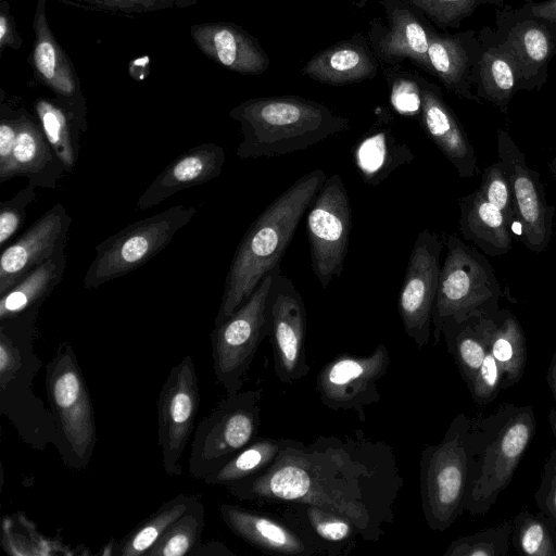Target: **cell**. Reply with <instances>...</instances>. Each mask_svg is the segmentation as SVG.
Listing matches in <instances>:
<instances>
[{
	"label": "cell",
	"instance_id": "6da1fadb",
	"mask_svg": "<svg viewBox=\"0 0 556 556\" xmlns=\"http://www.w3.org/2000/svg\"><path fill=\"white\" fill-rule=\"evenodd\" d=\"M403 484L392 448L357 431L321 435L308 445L288 440L269 467L225 488L240 501L323 507L349 518L363 540L377 542L395 519Z\"/></svg>",
	"mask_w": 556,
	"mask_h": 556
},
{
	"label": "cell",
	"instance_id": "7a4b0ae2",
	"mask_svg": "<svg viewBox=\"0 0 556 556\" xmlns=\"http://www.w3.org/2000/svg\"><path fill=\"white\" fill-rule=\"evenodd\" d=\"M321 168L299 177L252 223L231 260L215 325L233 314L280 261L326 180Z\"/></svg>",
	"mask_w": 556,
	"mask_h": 556
},
{
	"label": "cell",
	"instance_id": "3957f363",
	"mask_svg": "<svg viewBox=\"0 0 556 556\" xmlns=\"http://www.w3.org/2000/svg\"><path fill=\"white\" fill-rule=\"evenodd\" d=\"M229 116L240 127L241 160L305 151L351 128L348 117L298 96L252 98L232 108Z\"/></svg>",
	"mask_w": 556,
	"mask_h": 556
},
{
	"label": "cell",
	"instance_id": "277c9868",
	"mask_svg": "<svg viewBox=\"0 0 556 556\" xmlns=\"http://www.w3.org/2000/svg\"><path fill=\"white\" fill-rule=\"evenodd\" d=\"M535 431L531 406L502 403L471 419V462L465 511L486 514L510 483Z\"/></svg>",
	"mask_w": 556,
	"mask_h": 556
},
{
	"label": "cell",
	"instance_id": "5b68a950",
	"mask_svg": "<svg viewBox=\"0 0 556 556\" xmlns=\"http://www.w3.org/2000/svg\"><path fill=\"white\" fill-rule=\"evenodd\" d=\"M39 307L0 320L1 414L35 448L54 443L56 428L51 412L33 391V380L42 366L35 353Z\"/></svg>",
	"mask_w": 556,
	"mask_h": 556
},
{
	"label": "cell",
	"instance_id": "8992f818",
	"mask_svg": "<svg viewBox=\"0 0 556 556\" xmlns=\"http://www.w3.org/2000/svg\"><path fill=\"white\" fill-rule=\"evenodd\" d=\"M471 462V418L457 414L443 440L420 457V498L427 525L445 531L465 511Z\"/></svg>",
	"mask_w": 556,
	"mask_h": 556
},
{
	"label": "cell",
	"instance_id": "52a82bcc",
	"mask_svg": "<svg viewBox=\"0 0 556 556\" xmlns=\"http://www.w3.org/2000/svg\"><path fill=\"white\" fill-rule=\"evenodd\" d=\"M46 392L63 463L84 469L96 447L97 431L90 393L70 342L59 344L46 366Z\"/></svg>",
	"mask_w": 556,
	"mask_h": 556
},
{
	"label": "cell",
	"instance_id": "ba28073f",
	"mask_svg": "<svg viewBox=\"0 0 556 556\" xmlns=\"http://www.w3.org/2000/svg\"><path fill=\"white\" fill-rule=\"evenodd\" d=\"M446 254L441 265L432 309V339L437 345L445 320H462L475 314L500 309L502 288L486 256L456 235L445 239Z\"/></svg>",
	"mask_w": 556,
	"mask_h": 556
},
{
	"label": "cell",
	"instance_id": "9c48e42d",
	"mask_svg": "<svg viewBox=\"0 0 556 556\" xmlns=\"http://www.w3.org/2000/svg\"><path fill=\"white\" fill-rule=\"evenodd\" d=\"M195 213L193 206L174 205L108 237L96 247L83 287L94 289L141 267L163 251Z\"/></svg>",
	"mask_w": 556,
	"mask_h": 556
},
{
	"label": "cell",
	"instance_id": "30bf717a",
	"mask_svg": "<svg viewBox=\"0 0 556 556\" xmlns=\"http://www.w3.org/2000/svg\"><path fill=\"white\" fill-rule=\"evenodd\" d=\"M261 390L226 395L197 426L189 472L203 480L252 443L261 425Z\"/></svg>",
	"mask_w": 556,
	"mask_h": 556
},
{
	"label": "cell",
	"instance_id": "8fae6325",
	"mask_svg": "<svg viewBox=\"0 0 556 556\" xmlns=\"http://www.w3.org/2000/svg\"><path fill=\"white\" fill-rule=\"evenodd\" d=\"M274 269L250 298L212 331L213 369L226 395L241 391L255 353L267 337L266 301Z\"/></svg>",
	"mask_w": 556,
	"mask_h": 556
},
{
	"label": "cell",
	"instance_id": "7c38bea8",
	"mask_svg": "<svg viewBox=\"0 0 556 556\" xmlns=\"http://www.w3.org/2000/svg\"><path fill=\"white\" fill-rule=\"evenodd\" d=\"M312 268L321 288L339 278L348 253L352 210L338 174L327 176L306 212Z\"/></svg>",
	"mask_w": 556,
	"mask_h": 556
},
{
	"label": "cell",
	"instance_id": "4fadbf2b",
	"mask_svg": "<svg viewBox=\"0 0 556 556\" xmlns=\"http://www.w3.org/2000/svg\"><path fill=\"white\" fill-rule=\"evenodd\" d=\"M306 308L302 295L280 265L266 301L267 338L274 351V369L282 383L292 384L309 372L305 350Z\"/></svg>",
	"mask_w": 556,
	"mask_h": 556
},
{
	"label": "cell",
	"instance_id": "5bb4252c",
	"mask_svg": "<svg viewBox=\"0 0 556 556\" xmlns=\"http://www.w3.org/2000/svg\"><path fill=\"white\" fill-rule=\"evenodd\" d=\"M494 31L516 61L521 90L540 91L556 55V23L535 15L525 3L504 4L495 11Z\"/></svg>",
	"mask_w": 556,
	"mask_h": 556
},
{
	"label": "cell",
	"instance_id": "9a60e30c",
	"mask_svg": "<svg viewBox=\"0 0 556 556\" xmlns=\"http://www.w3.org/2000/svg\"><path fill=\"white\" fill-rule=\"evenodd\" d=\"M443 242L437 232L420 230L413 244L399 294L397 311L405 333L425 348L432 337V309L440 277Z\"/></svg>",
	"mask_w": 556,
	"mask_h": 556
},
{
	"label": "cell",
	"instance_id": "2e32d148",
	"mask_svg": "<svg viewBox=\"0 0 556 556\" xmlns=\"http://www.w3.org/2000/svg\"><path fill=\"white\" fill-rule=\"evenodd\" d=\"M390 353L384 344L371 354H340L320 369L316 391L320 402L332 410H354L366 420L365 407L381 399L378 383L390 366Z\"/></svg>",
	"mask_w": 556,
	"mask_h": 556
},
{
	"label": "cell",
	"instance_id": "e0dca14e",
	"mask_svg": "<svg viewBox=\"0 0 556 556\" xmlns=\"http://www.w3.org/2000/svg\"><path fill=\"white\" fill-rule=\"evenodd\" d=\"M199 403V380L193 358L187 355L172 367L157 401V443L168 476L181 473L180 462L194 427Z\"/></svg>",
	"mask_w": 556,
	"mask_h": 556
},
{
	"label": "cell",
	"instance_id": "ac0fdd59",
	"mask_svg": "<svg viewBox=\"0 0 556 556\" xmlns=\"http://www.w3.org/2000/svg\"><path fill=\"white\" fill-rule=\"evenodd\" d=\"M496 148L513 191L521 241L528 250L543 252L551 241L555 206L546 200L540 174L527 165L525 153L502 128Z\"/></svg>",
	"mask_w": 556,
	"mask_h": 556
},
{
	"label": "cell",
	"instance_id": "d6986e66",
	"mask_svg": "<svg viewBox=\"0 0 556 556\" xmlns=\"http://www.w3.org/2000/svg\"><path fill=\"white\" fill-rule=\"evenodd\" d=\"M380 3L384 8L388 25L374 21L368 33L377 59L390 65L409 60L432 75L428 49L434 28L422 18L424 13L403 0H380Z\"/></svg>",
	"mask_w": 556,
	"mask_h": 556
},
{
	"label": "cell",
	"instance_id": "ffe728a7",
	"mask_svg": "<svg viewBox=\"0 0 556 556\" xmlns=\"http://www.w3.org/2000/svg\"><path fill=\"white\" fill-rule=\"evenodd\" d=\"M72 218L58 203L39 217L0 256V295L66 245Z\"/></svg>",
	"mask_w": 556,
	"mask_h": 556
},
{
	"label": "cell",
	"instance_id": "44dd1931",
	"mask_svg": "<svg viewBox=\"0 0 556 556\" xmlns=\"http://www.w3.org/2000/svg\"><path fill=\"white\" fill-rule=\"evenodd\" d=\"M47 0H37L33 18L34 42L29 63L34 77L55 98L87 114V101L72 60L61 47L47 20Z\"/></svg>",
	"mask_w": 556,
	"mask_h": 556
},
{
	"label": "cell",
	"instance_id": "7402d4cb",
	"mask_svg": "<svg viewBox=\"0 0 556 556\" xmlns=\"http://www.w3.org/2000/svg\"><path fill=\"white\" fill-rule=\"evenodd\" d=\"M422 105L420 128L454 166L460 178L478 173L476 151L460 121L445 101L441 88L418 74Z\"/></svg>",
	"mask_w": 556,
	"mask_h": 556
},
{
	"label": "cell",
	"instance_id": "603a6c76",
	"mask_svg": "<svg viewBox=\"0 0 556 556\" xmlns=\"http://www.w3.org/2000/svg\"><path fill=\"white\" fill-rule=\"evenodd\" d=\"M190 35L198 49L220 66L242 75H260L269 58L256 38L229 22L194 24Z\"/></svg>",
	"mask_w": 556,
	"mask_h": 556
},
{
	"label": "cell",
	"instance_id": "cb8c5ba5",
	"mask_svg": "<svg viewBox=\"0 0 556 556\" xmlns=\"http://www.w3.org/2000/svg\"><path fill=\"white\" fill-rule=\"evenodd\" d=\"M481 52L478 31L431 34L428 58L432 76L456 97L482 103L473 91V76Z\"/></svg>",
	"mask_w": 556,
	"mask_h": 556
},
{
	"label": "cell",
	"instance_id": "d4e9b609",
	"mask_svg": "<svg viewBox=\"0 0 556 556\" xmlns=\"http://www.w3.org/2000/svg\"><path fill=\"white\" fill-rule=\"evenodd\" d=\"M226 161L225 150L213 142L198 144L172 161L137 201L141 211L159 205L177 192L217 178Z\"/></svg>",
	"mask_w": 556,
	"mask_h": 556
},
{
	"label": "cell",
	"instance_id": "484cf974",
	"mask_svg": "<svg viewBox=\"0 0 556 556\" xmlns=\"http://www.w3.org/2000/svg\"><path fill=\"white\" fill-rule=\"evenodd\" d=\"M219 515L232 533L267 554L313 556L314 547L285 520L238 505L222 504Z\"/></svg>",
	"mask_w": 556,
	"mask_h": 556
},
{
	"label": "cell",
	"instance_id": "4316f807",
	"mask_svg": "<svg viewBox=\"0 0 556 556\" xmlns=\"http://www.w3.org/2000/svg\"><path fill=\"white\" fill-rule=\"evenodd\" d=\"M283 520L294 528L316 554L349 555L361 538L346 517L312 504H277Z\"/></svg>",
	"mask_w": 556,
	"mask_h": 556
},
{
	"label": "cell",
	"instance_id": "83f0119b",
	"mask_svg": "<svg viewBox=\"0 0 556 556\" xmlns=\"http://www.w3.org/2000/svg\"><path fill=\"white\" fill-rule=\"evenodd\" d=\"M391 115H380L351 149L353 164L362 180L377 187L395 169L409 164L415 155L393 130Z\"/></svg>",
	"mask_w": 556,
	"mask_h": 556
},
{
	"label": "cell",
	"instance_id": "f1b7e54d",
	"mask_svg": "<svg viewBox=\"0 0 556 556\" xmlns=\"http://www.w3.org/2000/svg\"><path fill=\"white\" fill-rule=\"evenodd\" d=\"M65 170L51 148L39 121L23 110L18 135L0 182L25 176L36 187L55 188Z\"/></svg>",
	"mask_w": 556,
	"mask_h": 556
},
{
	"label": "cell",
	"instance_id": "f546056e",
	"mask_svg": "<svg viewBox=\"0 0 556 556\" xmlns=\"http://www.w3.org/2000/svg\"><path fill=\"white\" fill-rule=\"evenodd\" d=\"M481 52L473 76V91L506 114L515 93L521 90V78L509 50L489 26L478 31Z\"/></svg>",
	"mask_w": 556,
	"mask_h": 556
},
{
	"label": "cell",
	"instance_id": "4dcf8cb0",
	"mask_svg": "<svg viewBox=\"0 0 556 556\" xmlns=\"http://www.w3.org/2000/svg\"><path fill=\"white\" fill-rule=\"evenodd\" d=\"M378 72V59L362 34L341 40L313 55L302 73L313 80L344 86L372 79Z\"/></svg>",
	"mask_w": 556,
	"mask_h": 556
},
{
	"label": "cell",
	"instance_id": "1f68e13d",
	"mask_svg": "<svg viewBox=\"0 0 556 556\" xmlns=\"http://www.w3.org/2000/svg\"><path fill=\"white\" fill-rule=\"evenodd\" d=\"M458 229L484 255L503 256L513 245L511 227L503 213L477 189L459 199Z\"/></svg>",
	"mask_w": 556,
	"mask_h": 556
},
{
	"label": "cell",
	"instance_id": "d6a6232c",
	"mask_svg": "<svg viewBox=\"0 0 556 556\" xmlns=\"http://www.w3.org/2000/svg\"><path fill=\"white\" fill-rule=\"evenodd\" d=\"M34 110L51 148L71 173L79 155L81 135L88 127L87 114L55 97L38 98Z\"/></svg>",
	"mask_w": 556,
	"mask_h": 556
},
{
	"label": "cell",
	"instance_id": "836d02e7",
	"mask_svg": "<svg viewBox=\"0 0 556 556\" xmlns=\"http://www.w3.org/2000/svg\"><path fill=\"white\" fill-rule=\"evenodd\" d=\"M493 315L494 313L475 314L462 320L447 319L443 324L442 336L447 351L453 356L467 388L490 351Z\"/></svg>",
	"mask_w": 556,
	"mask_h": 556
},
{
	"label": "cell",
	"instance_id": "e575fe53",
	"mask_svg": "<svg viewBox=\"0 0 556 556\" xmlns=\"http://www.w3.org/2000/svg\"><path fill=\"white\" fill-rule=\"evenodd\" d=\"M65 247L0 295V320L40 307L61 282L66 268Z\"/></svg>",
	"mask_w": 556,
	"mask_h": 556
},
{
	"label": "cell",
	"instance_id": "d590c367",
	"mask_svg": "<svg viewBox=\"0 0 556 556\" xmlns=\"http://www.w3.org/2000/svg\"><path fill=\"white\" fill-rule=\"evenodd\" d=\"M490 353L502 371V390L519 382L527 361L526 337L519 320L507 308H500L493 315Z\"/></svg>",
	"mask_w": 556,
	"mask_h": 556
},
{
	"label": "cell",
	"instance_id": "8d00e7d4",
	"mask_svg": "<svg viewBox=\"0 0 556 556\" xmlns=\"http://www.w3.org/2000/svg\"><path fill=\"white\" fill-rule=\"evenodd\" d=\"M197 495L179 494L138 523L118 542H112L103 552L115 556H147L149 551L195 501Z\"/></svg>",
	"mask_w": 556,
	"mask_h": 556
},
{
	"label": "cell",
	"instance_id": "74e56055",
	"mask_svg": "<svg viewBox=\"0 0 556 556\" xmlns=\"http://www.w3.org/2000/svg\"><path fill=\"white\" fill-rule=\"evenodd\" d=\"M289 439L256 438L238 452L223 467L203 481L213 485H228L265 470L276 459Z\"/></svg>",
	"mask_w": 556,
	"mask_h": 556
},
{
	"label": "cell",
	"instance_id": "f35d334b",
	"mask_svg": "<svg viewBox=\"0 0 556 556\" xmlns=\"http://www.w3.org/2000/svg\"><path fill=\"white\" fill-rule=\"evenodd\" d=\"M511 521V544L519 555L556 556V526L543 511L522 510Z\"/></svg>",
	"mask_w": 556,
	"mask_h": 556
},
{
	"label": "cell",
	"instance_id": "ab89813d",
	"mask_svg": "<svg viewBox=\"0 0 556 556\" xmlns=\"http://www.w3.org/2000/svg\"><path fill=\"white\" fill-rule=\"evenodd\" d=\"M204 507L197 497L187 511L173 522L147 556H192L201 544Z\"/></svg>",
	"mask_w": 556,
	"mask_h": 556
},
{
	"label": "cell",
	"instance_id": "60d3db41",
	"mask_svg": "<svg viewBox=\"0 0 556 556\" xmlns=\"http://www.w3.org/2000/svg\"><path fill=\"white\" fill-rule=\"evenodd\" d=\"M513 521L480 530L453 541L443 556H505L511 543Z\"/></svg>",
	"mask_w": 556,
	"mask_h": 556
},
{
	"label": "cell",
	"instance_id": "b9f144b4",
	"mask_svg": "<svg viewBox=\"0 0 556 556\" xmlns=\"http://www.w3.org/2000/svg\"><path fill=\"white\" fill-rule=\"evenodd\" d=\"M418 9L434 25L441 28H457L481 5L505 4V0H403Z\"/></svg>",
	"mask_w": 556,
	"mask_h": 556
},
{
	"label": "cell",
	"instance_id": "7bdbcfd3",
	"mask_svg": "<svg viewBox=\"0 0 556 556\" xmlns=\"http://www.w3.org/2000/svg\"><path fill=\"white\" fill-rule=\"evenodd\" d=\"M390 104L395 113L418 122L421 114L422 97L417 73L386 68Z\"/></svg>",
	"mask_w": 556,
	"mask_h": 556
},
{
	"label": "cell",
	"instance_id": "ee69618b",
	"mask_svg": "<svg viewBox=\"0 0 556 556\" xmlns=\"http://www.w3.org/2000/svg\"><path fill=\"white\" fill-rule=\"evenodd\" d=\"M63 4L86 11L111 14H143L172 9H186L200 0H60Z\"/></svg>",
	"mask_w": 556,
	"mask_h": 556
},
{
	"label": "cell",
	"instance_id": "f6af8a7d",
	"mask_svg": "<svg viewBox=\"0 0 556 556\" xmlns=\"http://www.w3.org/2000/svg\"><path fill=\"white\" fill-rule=\"evenodd\" d=\"M478 190L489 203L503 213L513 228L517 223L515 201L510 184L500 161L483 169Z\"/></svg>",
	"mask_w": 556,
	"mask_h": 556
},
{
	"label": "cell",
	"instance_id": "bcb514c9",
	"mask_svg": "<svg viewBox=\"0 0 556 556\" xmlns=\"http://www.w3.org/2000/svg\"><path fill=\"white\" fill-rule=\"evenodd\" d=\"M35 189L36 186L28 182L11 199L0 203V247L2 249L24 224L27 206L36 198Z\"/></svg>",
	"mask_w": 556,
	"mask_h": 556
},
{
	"label": "cell",
	"instance_id": "7dc6e473",
	"mask_svg": "<svg viewBox=\"0 0 556 556\" xmlns=\"http://www.w3.org/2000/svg\"><path fill=\"white\" fill-rule=\"evenodd\" d=\"M502 371L489 351L468 387L473 402L480 405L493 402L502 390Z\"/></svg>",
	"mask_w": 556,
	"mask_h": 556
},
{
	"label": "cell",
	"instance_id": "c3c4849f",
	"mask_svg": "<svg viewBox=\"0 0 556 556\" xmlns=\"http://www.w3.org/2000/svg\"><path fill=\"white\" fill-rule=\"evenodd\" d=\"M534 500L538 508L556 526V450L545 460Z\"/></svg>",
	"mask_w": 556,
	"mask_h": 556
},
{
	"label": "cell",
	"instance_id": "681fc988",
	"mask_svg": "<svg viewBox=\"0 0 556 556\" xmlns=\"http://www.w3.org/2000/svg\"><path fill=\"white\" fill-rule=\"evenodd\" d=\"M24 109L13 110L1 104L0 108V172L9 165L12 151L18 135Z\"/></svg>",
	"mask_w": 556,
	"mask_h": 556
},
{
	"label": "cell",
	"instance_id": "f907efd6",
	"mask_svg": "<svg viewBox=\"0 0 556 556\" xmlns=\"http://www.w3.org/2000/svg\"><path fill=\"white\" fill-rule=\"evenodd\" d=\"M23 45L21 35L16 28L15 18L7 0L0 1V53L4 49L18 50Z\"/></svg>",
	"mask_w": 556,
	"mask_h": 556
},
{
	"label": "cell",
	"instance_id": "816d5d0a",
	"mask_svg": "<svg viewBox=\"0 0 556 556\" xmlns=\"http://www.w3.org/2000/svg\"><path fill=\"white\" fill-rule=\"evenodd\" d=\"M532 13L542 16L556 23V0L532 1L526 0L523 2Z\"/></svg>",
	"mask_w": 556,
	"mask_h": 556
},
{
	"label": "cell",
	"instance_id": "f5cc1de1",
	"mask_svg": "<svg viewBox=\"0 0 556 556\" xmlns=\"http://www.w3.org/2000/svg\"><path fill=\"white\" fill-rule=\"evenodd\" d=\"M546 381L556 402V352H554L546 371Z\"/></svg>",
	"mask_w": 556,
	"mask_h": 556
},
{
	"label": "cell",
	"instance_id": "db71d44e",
	"mask_svg": "<svg viewBox=\"0 0 556 556\" xmlns=\"http://www.w3.org/2000/svg\"><path fill=\"white\" fill-rule=\"evenodd\" d=\"M548 422L556 439V409L552 408L548 414Z\"/></svg>",
	"mask_w": 556,
	"mask_h": 556
}]
</instances>
